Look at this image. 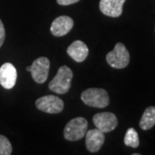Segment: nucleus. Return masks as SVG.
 Wrapping results in <instances>:
<instances>
[{
	"label": "nucleus",
	"mask_w": 155,
	"mask_h": 155,
	"mask_svg": "<svg viewBox=\"0 0 155 155\" xmlns=\"http://www.w3.org/2000/svg\"><path fill=\"white\" fill-rule=\"evenodd\" d=\"M130 60L129 53L124 45L118 42L116 43L114 49L108 53L106 55V61L108 64L113 68L122 69L127 67Z\"/></svg>",
	"instance_id": "obj_4"
},
{
	"label": "nucleus",
	"mask_w": 155,
	"mask_h": 155,
	"mask_svg": "<svg viewBox=\"0 0 155 155\" xmlns=\"http://www.w3.org/2000/svg\"><path fill=\"white\" fill-rule=\"evenodd\" d=\"M104 133L100 131L98 128L91 129L85 134V145L86 148L91 153L98 152L104 143Z\"/></svg>",
	"instance_id": "obj_9"
},
{
	"label": "nucleus",
	"mask_w": 155,
	"mask_h": 155,
	"mask_svg": "<svg viewBox=\"0 0 155 155\" xmlns=\"http://www.w3.org/2000/svg\"><path fill=\"white\" fill-rule=\"evenodd\" d=\"M88 127V122L84 117H76L67 122L64 129V137L67 140L75 141L84 138Z\"/></svg>",
	"instance_id": "obj_3"
},
{
	"label": "nucleus",
	"mask_w": 155,
	"mask_h": 155,
	"mask_svg": "<svg viewBox=\"0 0 155 155\" xmlns=\"http://www.w3.org/2000/svg\"><path fill=\"white\" fill-rule=\"evenodd\" d=\"M72 70L67 66L59 68L57 74L48 84V88L57 94H65L71 88L72 79Z\"/></svg>",
	"instance_id": "obj_1"
},
{
	"label": "nucleus",
	"mask_w": 155,
	"mask_h": 155,
	"mask_svg": "<svg viewBox=\"0 0 155 155\" xmlns=\"http://www.w3.org/2000/svg\"><path fill=\"white\" fill-rule=\"evenodd\" d=\"M155 125V107L150 106L145 110L140 121V127L143 130H148Z\"/></svg>",
	"instance_id": "obj_13"
},
{
	"label": "nucleus",
	"mask_w": 155,
	"mask_h": 155,
	"mask_svg": "<svg viewBox=\"0 0 155 155\" xmlns=\"http://www.w3.org/2000/svg\"><path fill=\"white\" fill-rule=\"evenodd\" d=\"M79 0H57V3L60 5H70L72 4L78 3Z\"/></svg>",
	"instance_id": "obj_17"
},
{
	"label": "nucleus",
	"mask_w": 155,
	"mask_h": 155,
	"mask_svg": "<svg viewBox=\"0 0 155 155\" xmlns=\"http://www.w3.org/2000/svg\"><path fill=\"white\" fill-rule=\"evenodd\" d=\"M35 105L38 110L43 112L49 114H58L63 110L64 102L56 96L48 95L36 100Z\"/></svg>",
	"instance_id": "obj_6"
},
{
	"label": "nucleus",
	"mask_w": 155,
	"mask_h": 155,
	"mask_svg": "<svg viewBox=\"0 0 155 155\" xmlns=\"http://www.w3.org/2000/svg\"><path fill=\"white\" fill-rule=\"evenodd\" d=\"M68 55L76 62H83L88 56L89 49L86 44L81 41H75L68 47L67 50Z\"/></svg>",
	"instance_id": "obj_12"
},
{
	"label": "nucleus",
	"mask_w": 155,
	"mask_h": 155,
	"mask_svg": "<svg viewBox=\"0 0 155 155\" xmlns=\"http://www.w3.org/2000/svg\"><path fill=\"white\" fill-rule=\"evenodd\" d=\"M124 144L133 148H136L139 147L140 145L139 134L133 127H129L127 130L124 137Z\"/></svg>",
	"instance_id": "obj_14"
},
{
	"label": "nucleus",
	"mask_w": 155,
	"mask_h": 155,
	"mask_svg": "<svg viewBox=\"0 0 155 155\" xmlns=\"http://www.w3.org/2000/svg\"><path fill=\"white\" fill-rule=\"evenodd\" d=\"M50 68V61L46 57H40L35 60L33 64L26 68L31 72L33 79L38 84L44 83L48 79Z\"/></svg>",
	"instance_id": "obj_5"
},
{
	"label": "nucleus",
	"mask_w": 155,
	"mask_h": 155,
	"mask_svg": "<svg viewBox=\"0 0 155 155\" xmlns=\"http://www.w3.org/2000/svg\"><path fill=\"white\" fill-rule=\"evenodd\" d=\"M81 99L86 105L94 108H105L110 104L108 92L101 88H89L84 91Z\"/></svg>",
	"instance_id": "obj_2"
},
{
	"label": "nucleus",
	"mask_w": 155,
	"mask_h": 155,
	"mask_svg": "<svg viewBox=\"0 0 155 155\" xmlns=\"http://www.w3.org/2000/svg\"><path fill=\"white\" fill-rule=\"evenodd\" d=\"M5 39V26L3 22L0 20V48L4 43Z\"/></svg>",
	"instance_id": "obj_16"
},
{
	"label": "nucleus",
	"mask_w": 155,
	"mask_h": 155,
	"mask_svg": "<svg viewBox=\"0 0 155 155\" xmlns=\"http://www.w3.org/2000/svg\"><path fill=\"white\" fill-rule=\"evenodd\" d=\"M12 153V147L8 139L0 135V155H10Z\"/></svg>",
	"instance_id": "obj_15"
},
{
	"label": "nucleus",
	"mask_w": 155,
	"mask_h": 155,
	"mask_svg": "<svg viewBox=\"0 0 155 155\" xmlns=\"http://www.w3.org/2000/svg\"><path fill=\"white\" fill-rule=\"evenodd\" d=\"M126 0H101L99 8L105 16L118 17L122 15V7Z\"/></svg>",
	"instance_id": "obj_11"
},
{
	"label": "nucleus",
	"mask_w": 155,
	"mask_h": 155,
	"mask_svg": "<svg viewBox=\"0 0 155 155\" xmlns=\"http://www.w3.org/2000/svg\"><path fill=\"white\" fill-rule=\"evenodd\" d=\"M17 72L16 67L11 63H5L0 67V84L4 88L10 90L16 84Z\"/></svg>",
	"instance_id": "obj_8"
},
{
	"label": "nucleus",
	"mask_w": 155,
	"mask_h": 155,
	"mask_svg": "<svg viewBox=\"0 0 155 155\" xmlns=\"http://www.w3.org/2000/svg\"><path fill=\"white\" fill-rule=\"evenodd\" d=\"M93 123L103 133H109L114 130L118 124V121L115 114L110 112L97 113L93 116Z\"/></svg>",
	"instance_id": "obj_7"
},
{
	"label": "nucleus",
	"mask_w": 155,
	"mask_h": 155,
	"mask_svg": "<svg viewBox=\"0 0 155 155\" xmlns=\"http://www.w3.org/2000/svg\"><path fill=\"white\" fill-rule=\"evenodd\" d=\"M73 27V20L67 16H61L54 20L50 31L54 36H63L68 34Z\"/></svg>",
	"instance_id": "obj_10"
}]
</instances>
